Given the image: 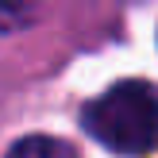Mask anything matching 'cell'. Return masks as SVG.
<instances>
[{
	"instance_id": "3",
	"label": "cell",
	"mask_w": 158,
	"mask_h": 158,
	"mask_svg": "<svg viewBox=\"0 0 158 158\" xmlns=\"http://www.w3.org/2000/svg\"><path fill=\"white\" fill-rule=\"evenodd\" d=\"M39 19V0H0V31H23Z\"/></svg>"
},
{
	"instance_id": "2",
	"label": "cell",
	"mask_w": 158,
	"mask_h": 158,
	"mask_svg": "<svg viewBox=\"0 0 158 158\" xmlns=\"http://www.w3.org/2000/svg\"><path fill=\"white\" fill-rule=\"evenodd\" d=\"M8 158H81L66 139H50V135H27L8 151Z\"/></svg>"
},
{
	"instance_id": "1",
	"label": "cell",
	"mask_w": 158,
	"mask_h": 158,
	"mask_svg": "<svg viewBox=\"0 0 158 158\" xmlns=\"http://www.w3.org/2000/svg\"><path fill=\"white\" fill-rule=\"evenodd\" d=\"M85 131L108 151L143 158L158 151V93L143 81H120L85 108Z\"/></svg>"
}]
</instances>
